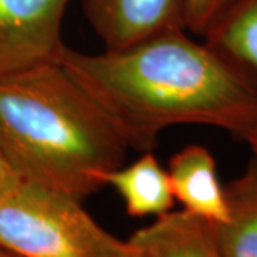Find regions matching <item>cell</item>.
<instances>
[{
    "label": "cell",
    "mask_w": 257,
    "mask_h": 257,
    "mask_svg": "<svg viewBox=\"0 0 257 257\" xmlns=\"http://www.w3.org/2000/svg\"><path fill=\"white\" fill-rule=\"evenodd\" d=\"M186 29L138 45L56 59L109 116L128 147L152 152L165 128L206 124L246 140L257 133V79Z\"/></svg>",
    "instance_id": "1"
},
{
    "label": "cell",
    "mask_w": 257,
    "mask_h": 257,
    "mask_svg": "<svg viewBox=\"0 0 257 257\" xmlns=\"http://www.w3.org/2000/svg\"><path fill=\"white\" fill-rule=\"evenodd\" d=\"M130 147L57 60L0 76V155L22 182L84 202Z\"/></svg>",
    "instance_id": "2"
},
{
    "label": "cell",
    "mask_w": 257,
    "mask_h": 257,
    "mask_svg": "<svg viewBox=\"0 0 257 257\" xmlns=\"http://www.w3.org/2000/svg\"><path fill=\"white\" fill-rule=\"evenodd\" d=\"M0 244L23 257H139L84 210L83 202L22 182L0 200Z\"/></svg>",
    "instance_id": "3"
},
{
    "label": "cell",
    "mask_w": 257,
    "mask_h": 257,
    "mask_svg": "<svg viewBox=\"0 0 257 257\" xmlns=\"http://www.w3.org/2000/svg\"><path fill=\"white\" fill-rule=\"evenodd\" d=\"M70 0H0V76L55 60Z\"/></svg>",
    "instance_id": "4"
},
{
    "label": "cell",
    "mask_w": 257,
    "mask_h": 257,
    "mask_svg": "<svg viewBox=\"0 0 257 257\" xmlns=\"http://www.w3.org/2000/svg\"><path fill=\"white\" fill-rule=\"evenodd\" d=\"M83 9L107 50L186 29V0H84Z\"/></svg>",
    "instance_id": "5"
},
{
    "label": "cell",
    "mask_w": 257,
    "mask_h": 257,
    "mask_svg": "<svg viewBox=\"0 0 257 257\" xmlns=\"http://www.w3.org/2000/svg\"><path fill=\"white\" fill-rule=\"evenodd\" d=\"M167 173L175 199L182 203L183 210L211 224L227 220L226 189L219 180L216 160L209 149L200 145L183 147L169 160Z\"/></svg>",
    "instance_id": "6"
},
{
    "label": "cell",
    "mask_w": 257,
    "mask_h": 257,
    "mask_svg": "<svg viewBox=\"0 0 257 257\" xmlns=\"http://www.w3.org/2000/svg\"><path fill=\"white\" fill-rule=\"evenodd\" d=\"M128 240L140 257H223L213 224L186 210L159 216Z\"/></svg>",
    "instance_id": "7"
},
{
    "label": "cell",
    "mask_w": 257,
    "mask_h": 257,
    "mask_svg": "<svg viewBox=\"0 0 257 257\" xmlns=\"http://www.w3.org/2000/svg\"><path fill=\"white\" fill-rule=\"evenodd\" d=\"M100 182L119 193L132 217H159L173 209L176 199L169 173L152 152H143L132 165L104 172Z\"/></svg>",
    "instance_id": "8"
},
{
    "label": "cell",
    "mask_w": 257,
    "mask_h": 257,
    "mask_svg": "<svg viewBox=\"0 0 257 257\" xmlns=\"http://www.w3.org/2000/svg\"><path fill=\"white\" fill-rule=\"evenodd\" d=\"M227 220L213 224L223 257H257V157L224 186Z\"/></svg>",
    "instance_id": "9"
},
{
    "label": "cell",
    "mask_w": 257,
    "mask_h": 257,
    "mask_svg": "<svg viewBox=\"0 0 257 257\" xmlns=\"http://www.w3.org/2000/svg\"><path fill=\"white\" fill-rule=\"evenodd\" d=\"M202 37L257 79V0H227Z\"/></svg>",
    "instance_id": "10"
},
{
    "label": "cell",
    "mask_w": 257,
    "mask_h": 257,
    "mask_svg": "<svg viewBox=\"0 0 257 257\" xmlns=\"http://www.w3.org/2000/svg\"><path fill=\"white\" fill-rule=\"evenodd\" d=\"M227 0H186V29L203 36Z\"/></svg>",
    "instance_id": "11"
},
{
    "label": "cell",
    "mask_w": 257,
    "mask_h": 257,
    "mask_svg": "<svg viewBox=\"0 0 257 257\" xmlns=\"http://www.w3.org/2000/svg\"><path fill=\"white\" fill-rule=\"evenodd\" d=\"M20 183H22L20 177L10 167L6 159L0 155V200L13 192Z\"/></svg>",
    "instance_id": "12"
},
{
    "label": "cell",
    "mask_w": 257,
    "mask_h": 257,
    "mask_svg": "<svg viewBox=\"0 0 257 257\" xmlns=\"http://www.w3.org/2000/svg\"><path fill=\"white\" fill-rule=\"evenodd\" d=\"M244 142L247 143L248 147H250V150L253 152V156L257 157V133L251 135V136H248Z\"/></svg>",
    "instance_id": "13"
},
{
    "label": "cell",
    "mask_w": 257,
    "mask_h": 257,
    "mask_svg": "<svg viewBox=\"0 0 257 257\" xmlns=\"http://www.w3.org/2000/svg\"><path fill=\"white\" fill-rule=\"evenodd\" d=\"M0 257H23L18 254V253H15L13 250H10V248L5 247V246H2L0 244Z\"/></svg>",
    "instance_id": "14"
},
{
    "label": "cell",
    "mask_w": 257,
    "mask_h": 257,
    "mask_svg": "<svg viewBox=\"0 0 257 257\" xmlns=\"http://www.w3.org/2000/svg\"><path fill=\"white\" fill-rule=\"evenodd\" d=\"M139 257H140V254H139Z\"/></svg>",
    "instance_id": "15"
}]
</instances>
